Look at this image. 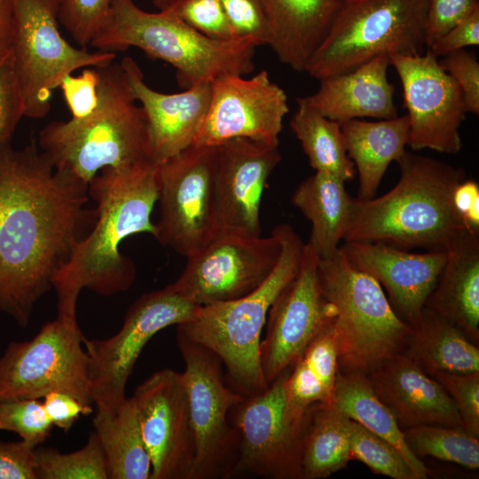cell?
Instances as JSON below:
<instances>
[{
	"instance_id": "cell-40",
	"label": "cell",
	"mask_w": 479,
	"mask_h": 479,
	"mask_svg": "<svg viewBox=\"0 0 479 479\" xmlns=\"http://www.w3.org/2000/svg\"><path fill=\"white\" fill-rule=\"evenodd\" d=\"M112 12V0H61L59 20L82 48L106 26Z\"/></svg>"
},
{
	"instance_id": "cell-49",
	"label": "cell",
	"mask_w": 479,
	"mask_h": 479,
	"mask_svg": "<svg viewBox=\"0 0 479 479\" xmlns=\"http://www.w3.org/2000/svg\"><path fill=\"white\" fill-rule=\"evenodd\" d=\"M45 412L53 427L68 431L81 415L92 412V407L85 405L73 396L60 391H51L43 397Z\"/></svg>"
},
{
	"instance_id": "cell-34",
	"label": "cell",
	"mask_w": 479,
	"mask_h": 479,
	"mask_svg": "<svg viewBox=\"0 0 479 479\" xmlns=\"http://www.w3.org/2000/svg\"><path fill=\"white\" fill-rule=\"evenodd\" d=\"M290 128L315 171L334 175L344 182L354 177L356 169L348 155L339 122L312 107L304 98H297Z\"/></svg>"
},
{
	"instance_id": "cell-10",
	"label": "cell",
	"mask_w": 479,
	"mask_h": 479,
	"mask_svg": "<svg viewBox=\"0 0 479 479\" xmlns=\"http://www.w3.org/2000/svg\"><path fill=\"white\" fill-rule=\"evenodd\" d=\"M76 314L58 312L30 340L12 342L0 357V401L39 399L51 391L93 404L89 357Z\"/></svg>"
},
{
	"instance_id": "cell-19",
	"label": "cell",
	"mask_w": 479,
	"mask_h": 479,
	"mask_svg": "<svg viewBox=\"0 0 479 479\" xmlns=\"http://www.w3.org/2000/svg\"><path fill=\"white\" fill-rule=\"evenodd\" d=\"M150 457V479H189L195 443L182 373L159 370L131 397Z\"/></svg>"
},
{
	"instance_id": "cell-45",
	"label": "cell",
	"mask_w": 479,
	"mask_h": 479,
	"mask_svg": "<svg viewBox=\"0 0 479 479\" xmlns=\"http://www.w3.org/2000/svg\"><path fill=\"white\" fill-rule=\"evenodd\" d=\"M438 61L461 89L467 112L478 115L479 63L475 54L461 49L438 58Z\"/></svg>"
},
{
	"instance_id": "cell-31",
	"label": "cell",
	"mask_w": 479,
	"mask_h": 479,
	"mask_svg": "<svg viewBox=\"0 0 479 479\" xmlns=\"http://www.w3.org/2000/svg\"><path fill=\"white\" fill-rule=\"evenodd\" d=\"M330 403L350 420L392 444L417 479L428 477V467L409 450L395 416L378 397L365 373L339 370Z\"/></svg>"
},
{
	"instance_id": "cell-17",
	"label": "cell",
	"mask_w": 479,
	"mask_h": 479,
	"mask_svg": "<svg viewBox=\"0 0 479 479\" xmlns=\"http://www.w3.org/2000/svg\"><path fill=\"white\" fill-rule=\"evenodd\" d=\"M290 369L282 373L267 389L244 397L232 409L238 457L231 477L250 475L300 479L303 431L294 429L285 416V382Z\"/></svg>"
},
{
	"instance_id": "cell-42",
	"label": "cell",
	"mask_w": 479,
	"mask_h": 479,
	"mask_svg": "<svg viewBox=\"0 0 479 479\" xmlns=\"http://www.w3.org/2000/svg\"><path fill=\"white\" fill-rule=\"evenodd\" d=\"M234 38L268 45L270 25L263 0H220Z\"/></svg>"
},
{
	"instance_id": "cell-36",
	"label": "cell",
	"mask_w": 479,
	"mask_h": 479,
	"mask_svg": "<svg viewBox=\"0 0 479 479\" xmlns=\"http://www.w3.org/2000/svg\"><path fill=\"white\" fill-rule=\"evenodd\" d=\"M35 456L37 479H108L106 457L94 431L75 452L35 448Z\"/></svg>"
},
{
	"instance_id": "cell-39",
	"label": "cell",
	"mask_w": 479,
	"mask_h": 479,
	"mask_svg": "<svg viewBox=\"0 0 479 479\" xmlns=\"http://www.w3.org/2000/svg\"><path fill=\"white\" fill-rule=\"evenodd\" d=\"M52 424L39 399L23 398L0 401V430L20 436L33 447L45 442Z\"/></svg>"
},
{
	"instance_id": "cell-50",
	"label": "cell",
	"mask_w": 479,
	"mask_h": 479,
	"mask_svg": "<svg viewBox=\"0 0 479 479\" xmlns=\"http://www.w3.org/2000/svg\"><path fill=\"white\" fill-rule=\"evenodd\" d=\"M455 211L466 225L479 231V185L474 180L464 179L454 188L452 196Z\"/></svg>"
},
{
	"instance_id": "cell-51",
	"label": "cell",
	"mask_w": 479,
	"mask_h": 479,
	"mask_svg": "<svg viewBox=\"0 0 479 479\" xmlns=\"http://www.w3.org/2000/svg\"><path fill=\"white\" fill-rule=\"evenodd\" d=\"M14 37L12 0H0V58L12 51Z\"/></svg>"
},
{
	"instance_id": "cell-38",
	"label": "cell",
	"mask_w": 479,
	"mask_h": 479,
	"mask_svg": "<svg viewBox=\"0 0 479 479\" xmlns=\"http://www.w3.org/2000/svg\"><path fill=\"white\" fill-rule=\"evenodd\" d=\"M156 9L168 12L208 37L236 39L220 0H153Z\"/></svg>"
},
{
	"instance_id": "cell-13",
	"label": "cell",
	"mask_w": 479,
	"mask_h": 479,
	"mask_svg": "<svg viewBox=\"0 0 479 479\" xmlns=\"http://www.w3.org/2000/svg\"><path fill=\"white\" fill-rule=\"evenodd\" d=\"M199 306L169 284L138 297L113 336L93 340L82 337L98 411L112 412L126 399L128 380L146 343L161 330L186 322Z\"/></svg>"
},
{
	"instance_id": "cell-46",
	"label": "cell",
	"mask_w": 479,
	"mask_h": 479,
	"mask_svg": "<svg viewBox=\"0 0 479 479\" xmlns=\"http://www.w3.org/2000/svg\"><path fill=\"white\" fill-rule=\"evenodd\" d=\"M477 9L479 0H428L426 47Z\"/></svg>"
},
{
	"instance_id": "cell-26",
	"label": "cell",
	"mask_w": 479,
	"mask_h": 479,
	"mask_svg": "<svg viewBox=\"0 0 479 479\" xmlns=\"http://www.w3.org/2000/svg\"><path fill=\"white\" fill-rule=\"evenodd\" d=\"M271 37L268 46L280 62L296 71L305 67L326 36L342 2L263 0Z\"/></svg>"
},
{
	"instance_id": "cell-32",
	"label": "cell",
	"mask_w": 479,
	"mask_h": 479,
	"mask_svg": "<svg viewBox=\"0 0 479 479\" xmlns=\"http://www.w3.org/2000/svg\"><path fill=\"white\" fill-rule=\"evenodd\" d=\"M349 460L350 419L331 403L315 404L303 428L300 479L328 477Z\"/></svg>"
},
{
	"instance_id": "cell-11",
	"label": "cell",
	"mask_w": 479,
	"mask_h": 479,
	"mask_svg": "<svg viewBox=\"0 0 479 479\" xmlns=\"http://www.w3.org/2000/svg\"><path fill=\"white\" fill-rule=\"evenodd\" d=\"M217 146L192 144L158 164L160 216L154 238L188 257L220 234Z\"/></svg>"
},
{
	"instance_id": "cell-4",
	"label": "cell",
	"mask_w": 479,
	"mask_h": 479,
	"mask_svg": "<svg viewBox=\"0 0 479 479\" xmlns=\"http://www.w3.org/2000/svg\"><path fill=\"white\" fill-rule=\"evenodd\" d=\"M98 68V103L94 111L81 119L51 122L38 139L39 148L55 168L88 185L105 168L122 169L151 161L146 116L123 67L113 62Z\"/></svg>"
},
{
	"instance_id": "cell-9",
	"label": "cell",
	"mask_w": 479,
	"mask_h": 479,
	"mask_svg": "<svg viewBox=\"0 0 479 479\" xmlns=\"http://www.w3.org/2000/svg\"><path fill=\"white\" fill-rule=\"evenodd\" d=\"M61 0H12L13 69L20 93L23 116L41 119L51 110V90L79 68L107 66L116 53L76 48L60 34Z\"/></svg>"
},
{
	"instance_id": "cell-35",
	"label": "cell",
	"mask_w": 479,
	"mask_h": 479,
	"mask_svg": "<svg viewBox=\"0 0 479 479\" xmlns=\"http://www.w3.org/2000/svg\"><path fill=\"white\" fill-rule=\"evenodd\" d=\"M409 450L420 459L433 457L468 469L479 467V438L462 427L421 425L403 429Z\"/></svg>"
},
{
	"instance_id": "cell-3",
	"label": "cell",
	"mask_w": 479,
	"mask_h": 479,
	"mask_svg": "<svg viewBox=\"0 0 479 479\" xmlns=\"http://www.w3.org/2000/svg\"><path fill=\"white\" fill-rule=\"evenodd\" d=\"M397 162L401 175L391 190L377 198H354L343 240L445 251L461 233L472 230L452 200L465 171L406 150Z\"/></svg>"
},
{
	"instance_id": "cell-41",
	"label": "cell",
	"mask_w": 479,
	"mask_h": 479,
	"mask_svg": "<svg viewBox=\"0 0 479 479\" xmlns=\"http://www.w3.org/2000/svg\"><path fill=\"white\" fill-rule=\"evenodd\" d=\"M429 375L444 389L453 401L462 428L479 438V371L436 372Z\"/></svg>"
},
{
	"instance_id": "cell-30",
	"label": "cell",
	"mask_w": 479,
	"mask_h": 479,
	"mask_svg": "<svg viewBox=\"0 0 479 479\" xmlns=\"http://www.w3.org/2000/svg\"><path fill=\"white\" fill-rule=\"evenodd\" d=\"M428 374L479 371V349L457 326L424 307L404 351Z\"/></svg>"
},
{
	"instance_id": "cell-28",
	"label": "cell",
	"mask_w": 479,
	"mask_h": 479,
	"mask_svg": "<svg viewBox=\"0 0 479 479\" xmlns=\"http://www.w3.org/2000/svg\"><path fill=\"white\" fill-rule=\"evenodd\" d=\"M338 371V349L332 321L309 344L287 376L285 416L294 429L303 431L312 406L330 403Z\"/></svg>"
},
{
	"instance_id": "cell-1",
	"label": "cell",
	"mask_w": 479,
	"mask_h": 479,
	"mask_svg": "<svg viewBox=\"0 0 479 479\" xmlns=\"http://www.w3.org/2000/svg\"><path fill=\"white\" fill-rule=\"evenodd\" d=\"M88 185L35 140L0 143V312L26 327L37 302L96 221Z\"/></svg>"
},
{
	"instance_id": "cell-8",
	"label": "cell",
	"mask_w": 479,
	"mask_h": 479,
	"mask_svg": "<svg viewBox=\"0 0 479 479\" xmlns=\"http://www.w3.org/2000/svg\"><path fill=\"white\" fill-rule=\"evenodd\" d=\"M427 7L428 0L343 1L304 72L320 80L382 53L423 54Z\"/></svg>"
},
{
	"instance_id": "cell-7",
	"label": "cell",
	"mask_w": 479,
	"mask_h": 479,
	"mask_svg": "<svg viewBox=\"0 0 479 479\" xmlns=\"http://www.w3.org/2000/svg\"><path fill=\"white\" fill-rule=\"evenodd\" d=\"M317 271L335 310L340 371L367 373L405 350L412 327L396 313L380 283L353 267L341 247L318 257Z\"/></svg>"
},
{
	"instance_id": "cell-20",
	"label": "cell",
	"mask_w": 479,
	"mask_h": 479,
	"mask_svg": "<svg viewBox=\"0 0 479 479\" xmlns=\"http://www.w3.org/2000/svg\"><path fill=\"white\" fill-rule=\"evenodd\" d=\"M217 148L220 234L260 236L262 196L271 172L281 161L279 145L239 137Z\"/></svg>"
},
{
	"instance_id": "cell-37",
	"label": "cell",
	"mask_w": 479,
	"mask_h": 479,
	"mask_svg": "<svg viewBox=\"0 0 479 479\" xmlns=\"http://www.w3.org/2000/svg\"><path fill=\"white\" fill-rule=\"evenodd\" d=\"M350 459L392 479H417L402 453L389 441L350 420Z\"/></svg>"
},
{
	"instance_id": "cell-6",
	"label": "cell",
	"mask_w": 479,
	"mask_h": 479,
	"mask_svg": "<svg viewBox=\"0 0 479 479\" xmlns=\"http://www.w3.org/2000/svg\"><path fill=\"white\" fill-rule=\"evenodd\" d=\"M90 45L98 50L141 49L170 64L183 89L211 84L226 75H245L255 69L256 44L249 40H216L193 29L174 14L148 12L133 0H112L110 19Z\"/></svg>"
},
{
	"instance_id": "cell-15",
	"label": "cell",
	"mask_w": 479,
	"mask_h": 479,
	"mask_svg": "<svg viewBox=\"0 0 479 479\" xmlns=\"http://www.w3.org/2000/svg\"><path fill=\"white\" fill-rule=\"evenodd\" d=\"M403 87L409 119L407 145L456 154L462 148L460 126L467 113L461 89L429 51L389 54Z\"/></svg>"
},
{
	"instance_id": "cell-47",
	"label": "cell",
	"mask_w": 479,
	"mask_h": 479,
	"mask_svg": "<svg viewBox=\"0 0 479 479\" xmlns=\"http://www.w3.org/2000/svg\"><path fill=\"white\" fill-rule=\"evenodd\" d=\"M35 448L23 440L0 442V479H37Z\"/></svg>"
},
{
	"instance_id": "cell-12",
	"label": "cell",
	"mask_w": 479,
	"mask_h": 479,
	"mask_svg": "<svg viewBox=\"0 0 479 479\" xmlns=\"http://www.w3.org/2000/svg\"><path fill=\"white\" fill-rule=\"evenodd\" d=\"M177 340L195 443L189 479L230 478L238 457L232 412L245 397L227 384L222 362L212 351L178 333Z\"/></svg>"
},
{
	"instance_id": "cell-22",
	"label": "cell",
	"mask_w": 479,
	"mask_h": 479,
	"mask_svg": "<svg viewBox=\"0 0 479 479\" xmlns=\"http://www.w3.org/2000/svg\"><path fill=\"white\" fill-rule=\"evenodd\" d=\"M121 65L146 116L151 161L159 164L192 145L208 109L210 84L162 93L145 83L141 68L131 57L123 58Z\"/></svg>"
},
{
	"instance_id": "cell-44",
	"label": "cell",
	"mask_w": 479,
	"mask_h": 479,
	"mask_svg": "<svg viewBox=\"0 0 479 479\" xmlns=\"http://www.w3.org/2000/svg\"><path fill=\"white\" fill-rule=\"evenodd\" d=\"M100 75L98 67L82 68L77 76H65L59 87L73 119H81L91 114L98 103Z\"/></svg>"
},
{
	"instance_id": "cell-29",
	"label": "cell",
	"mask_w": 479,
	"mask_h": 479,
	"mask_svg": "<svg viewBox=\"0 0 479 479\" xmlns=\"http://www.w3.org/2000/svg\"><path fill=\"white\" fill-rule=\"evenodd\" d=\"M344 181L321 171L303 180L292 195V203L310 222L307 242L318 257L335 252L349 225L354 198L346 191Z\"/></svg>"
},
{
	"instance_id": "cell-24",
	"label": "cell",
	"mask_w": 479,
	"mask_h": 479,
	"mask_svg": "<svg viewBox=\"0 0 479 479\" xmlns=\"http://www.w3.org/2000/svg\"><path fill=\"white\" fill-rule=\"evenodd\" d=\"M389 53L380 54L355 69L320 79L305 100L326 118L342 123L353 119L397 116L395 88L388 80Z\"/></svg>"
},
{
	"instance_id": "cell-21",
	"label": "cell",
	"mask_w": 479,
	"mask_h": 479,
	"mask_svg": "<svg viewBox=\"0 0 479 479\" xmlns=\"http://www.w3.org/2000/svg\"><path fill=\"white\" fill-rule=\"evenodd\" d=\"M348 262L383 286L400 318L414 326L446 262L444 250L410 253L381 242L345 241Z\"/></svg>"
},
{
	"instance_id": "cell-25",
	"label": "cell",
	"mask_w": 479,
	"mask_h": 479,
	"mask_svg": "<svg viewBox=\"0 0 479 479\" xmlns=\"http://www.w3.org/2000/svg\"><path fill=\"white\" fill-rule=\"evenodd\" d=\"M445 252V264L425 306L459 328L478 346L479 231H465Z\"/></svg>"
},
{
	"instance_id": "cell-33",
	"label": "cell",
	"mask_w": 479,
	"mask_h": 479,
	"mask_svg": "<svg viewBox=\"0 0 479 479\" xmlns=\"http://www.w3.org/2000/svg\"><path fill=\"white\" fill-rule=\"evenodd\" d=\"M93 426L106 457L108 479H150L151 460L131 397L112 412L97 410Z\"/></svg>"
},
{
	"instance_id": "cell-16",
	"label": "cell",
	"mask_w": 479,
	"mask_h": 479,
	"mask_svg": "<svg viewBox=\"0 0 479 479\" xmlns=\"http://www.w3.org/2000/svg\"><path fill=\"white\" fill-rule=\"evenodd\" d=\"M318 256L306 243L300 268L271 303L265 336L260 343V362L270 385L290 369L313 339L335 318L318 277Z\"/></svg>"
},
{
	"instance_id": "cell-5",
	"label": "cell",
	"mask_w": 479,
	"mask_h": 479,
	"mask_svg": "<svg viewBox=\"0 0 479 479\" xmlns=\"http://www.w3.org/2000/svg\"><path fill=\"white\" fill-rule=\"evenodd\" d=\"M273 231L281 252L261 286L241 298L199 306L191 318L177 326L178 334L218 357L227 384L245 397L269 387L260 362L261 334L271 303L296 275L305 245L290 224H279Z\"/></svg>"
},
{
	"instance_id": "cell-23",
	"label": "cell",
	"mask_w": 479,
	"mask_h": 479,
	"mask_svg": "<svg viewBox=\"0 0 479 479\" xmlns=\"http://www.w3.org/2000/svg\"><path fill=\"white\" fill-rule=\"evenodd\" d=\"M401 429L421 425L462 427L444 389L404 352L365 373Z\"/></svg>"
},
{
	"instance_id": "cell-52",
	"label": "cell",
	"mask_w": 479,
	"mask_h": 479,
	"mask_svg": "<svg viewBox=\"0 0 479 479\" xmlns=\"http://www.w3.org/2000/svg\"><path fill=\"white\" fill-rule=\"evenodd\" d=\"M338 1H340V2H342V3L343 1H346V0H338Z\"/></svg>"
},
{
	"instance_id": "cell-14",
	"label": "cell",
	"mask_w": 479,
	"mask_h": 479,
	"mask_svg": "<svg viewBox=\"0 0 479 479\" xmlns=\"http://www.w3.org/2000/svg\"><path fill=\"white\" fill-rule=\"evenodd\" d=\"M280 252L281 242L273 230L268 237L221 233L186 257L171 285L200 306L241 298L264 282Z\"/></svg>"
},
{
	"instance_id": "cell-48",
	"label": "cell",
	"mask_w": 479,
	"mask_h": 479,
	"mask_svg": "<svg viewBox=\"0 0 479 479\" xmlns=\"http://www.w3.org/2000/svg\"><path fill=\"white\" fill-rule=\"evenodd\" d=\"M479 44V9L455 24L427 50L437 58Z\"/></svg>"
},
{
	"instance_id": "cell-2",
	"label": "cell",
	"mask_w": 479,
	"mask_h": 479,
	"mask_svg": "<svg viewBox=\"0 0 479 479\" xmlns=\"http://www.w3.org/2000/svg\"><path fill=\"white\" fill-rule=\"evenodd\" d=\"M157 171L158 164L151 161L122 169L105 168L89 183L96 221L53 279L58 310L76 312L83 288L111 296L131 287L136 268L119 247L134 234L155 236L151 215L158 200Z\"/></svg>"
},
{
	"instance_id": "cell-27",
	"label": "cell",
	"mask_w": 479,
	"mask_h": 479,
	"mask_svg": "<svg viewBox=\"0 0 479 479\" xmlns=\"http://www.w3.org/2000/svg\"><path fill=\"white\" fill-rule=\"evenodd\" d=\"M349 157L358 173V199L374 196L392 161L404 153L409 137L407 114L376 122L353 119L340 123Z\"/></svg>"
},
{
	"instance_id": "cell-43",
	"label": "cell",
	"mask_w": 479,
	"mask_h": 479,
	"mask_svg": "<svg viewBox=\"0 0 479 479\" xmlns=\"http://www.w3.org/2000/svg\"><path fill=\"white\" fill-rule=\"evenodd\" d=\"M22 116V100L14 74L11 51L0 58V143L12 140Z\"/></svg>"
},
{
	"instance_id": "cell-18",
	"label": "cell",
	"mask_w": 479,
	"mask_h": 479,
	"mask_svg": "<svg viewBox=\"0 0 479 479\" xmlns=\"http://www.w3.org/2000/svg\"><path fill=\"white\" fill-rule=\"evenodd\" d=\"M210 87L208 109L193 144L218 146L242 137L279 145L287 97L265 70L250 78L223 75Z\"/></svg>"
}]
</instances>
